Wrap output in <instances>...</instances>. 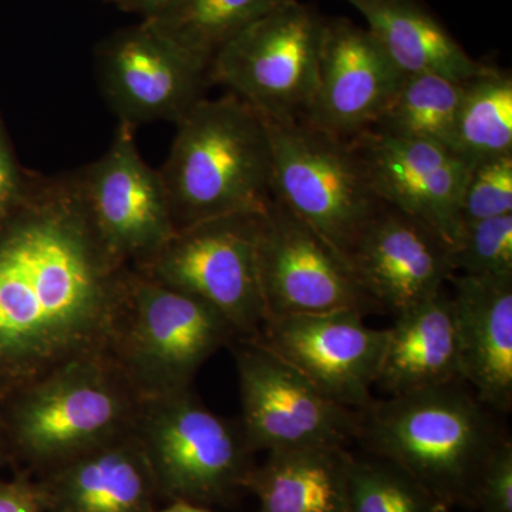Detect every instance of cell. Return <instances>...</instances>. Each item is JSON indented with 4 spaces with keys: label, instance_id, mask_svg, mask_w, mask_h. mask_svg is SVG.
<instances>
[{
    "label": "cell",
    "instance_id": "cell-1",
    "mask_svg": "<svg viewBox=\"0 0 512 512\" xmlns=\"http://www.w3.org/2000/svg\"><path fill=\"white\" fill-rule=\"evenodd\" d=\"M19 207L0 235V375L25 386L109 350L130 265L100 241L73 178Z\"/></svg>",
    "mask_w": 512,
    "mask_h": 512
},
{
    "label": "cell",
    "instance_id": "cell-2",
    "mask_svg": "<svg viewBox=\"0 0 512 512\" xmlns=\"http://www.w3.org/2000/svg\"><path fill=\"white\" fill-rule=\"evenodd\" d=\"M158 173L175 232L235 214H261L272 200V147L265 120L228 93L201 99L175 123Z\"/></svg>",
    "mask_w": 512,
    "mask_h": 512
},
{
    "label": "cell",
    "instance_id": "cell-3",
    "mask_svg": "<svg viewBox=\"0 0 512 512\" xmlns=\"http://www.w3.org/2000/svg\"><path fill=\"white\" fill-rule=\"evenodd\" d=\"M501 439L484 404L461 382L373 400L359 410L356 436L447 508L473 507L478 474Z\"/></svg>",
    "mask_w": 512,
    "mask_h": 512
},
{
    "label": "cell",
    "instance_id": "cell-4",
    "mask_svg": "<svg viewBox=\"0 0 512 512\" xmlns=\"http://www.w3.org/2000/svg\"><path fill=\"white\" fill-rule=\"evenodd\" d=\"M22 387L13 433L40 474L133 431L143 400L109 350L77 357Z\"/></svg>",
    "mask_w": 512,
    "mask_h": 512
},
{
    "label": "cell",
    "instance_id": "cell-5",
    "mask_svg": "<svg viewBox=\"0 0 512 512\" xmlns=\"http://www.w3.org/2000/svg\"><path fill=\"white\" fill-rule=\"evenodd\" d=\"M234 339L207 302L130 266L109 352L141 397L190 389L204 363Z\"/></svg>",
    "mask_w": 512,
    "mask_h": 512
},
{
    "label": "cell",
    "instance_id": "cell-6",
    "mask_svg": "<svg viewBox=\"0 0 512 512\" xmlns=\"http://www.w3.org/2000/svg\"><path fill=\"white\" fill-rule=\"evenodd\" d=\"M134 434L170 503H225L245 490L254 467L241 423L212 413L191 387L143 397Z\"/></svg>",
    "mask_w": 512,
    "mask_h": 512
},
{
    "label": "cell",
    "instance_id": "cell-7",
    "mask_svg": "<svg viewBox=\"0 0 512 512\" xmlns=\"http://www.w3.org/2000/svg\"><path fill=\"white\" fill-rule=\"evenodd\" d=\"M265 123L272 147V198L348 261L357 238L383 207L352 141L305 121Z\"/></svg>",
    "mask_w": 512,
    "mask_h": 512
},
{
    "label": "cell",
    "instance_id": "cell-8",
    "mask_svg": "<svg viewBox=\"0 0 512 512\" xmlns=\"http://www.w3.org/2000/svg\"><path fill=\"white\" fill-rule=\"evenodd\" d=\"M326 19L293 0L249 25L218 50L212 82L268 121H303L318 89Z\"/></svg>",
    "mask_w": 512,
    "mask_h": 512
},
{
    "label": "cell",
    "instance_id": "cell-9",
    "mask_svg": "<svg viewBox=\"0 0 512 512\" xmlns=\"http://www.w3.org/2000/svg\"><path fill=\"white\" fill-rule=\"evenodd\" d=\"M261 215H228L180 229L131 268L207 302L235 339L256 340L266 319L258 272Z\"/></svg>",
    "mask_w": 512,
    "mask_h": 512
},
{
    "label": "cell",
    "instance_id": "cell-10",
    "mask_svg": "<svg viewBox=\"0 0 512 512\" xmlns=\"http://www.w3.org/2000/svg\"><path fill=\"white\" fill-rule=\"evenodd\" d=\"M228 346L238 373L241 426L254 453L346 447L356 440L359 410L330 399L255 340L234 339Z\"/></svg>",
    "mask_w": 512,
    "mask_h": 512
},
{
    "label": "cell",
    "instance_id": "cell-11",
    "mask_svg": "<svg viewBox=\"0 0 512 512\" xmlns=\"http://www.w3.org/2000/svg\"><path fill=\"white\" fill-rule=\"evenodd\" d=\"M258 272L266 318L379 309L348 261L275 198L261 215Z\"/></svg>",
    "mask_w": 512,
    "mask_h": 512
},
{
    "label": "cell",
    "instance_id": "cell-12",
    "mask_svg": "<svg viewBox=\"0 0 512 512\" xmlns=\"http://www.w3.org/2000/svg\"><path fill=\"white\" fill-rule=\"evenodd\" d=\"M134 131L119 124L107 153L73 178L100 241L130 266L153 255L175 234L160 173L141 157Z\"/></svg>",
    "mask_w": 512,
    "mask_h": 512
},
{
    "label": "cell",
    "instance_id": "cell-13",
    "mask_svg": "<svg viewBox=\"0 0 512 512\" xmlns=\"http://www.w3.org/2000/svg\"><path fill=\"white\" fill-rule=\"evenodd\" d=\"M356 309L269 316L255 342L295 367L330 399L353 410L373 402L387 329L365 325Z\"/></svg>",
    "mask_w": 512,
    "mask_h": 512
},
{
    "label": "cell",
    "instance_id": "cell-14",
    "mask_svg": "<svg viewBox=\"0 0 512 512\" xmlns=\"http://www.w3.org/2000/svg\"><path fill=\"white\" fill-rule=\"evenodd\" d=\"M101 93L119 124L136 130L154 121L177 123L204 99L210 66L140 25L120 30L96 55Z\"/></svg>",
    "mask_w": 512,
    "mask_h": 512
},
{
    "label": "cell",
    "instance_id": "cell-15",
    "mask_svg": "<svg viewBox=\"0 0 512 512\" xmlns=\"http://www.w3.org/2000/svg\"><path fill=\"white\" fill-rule=\"evenodd\" d=\"M352 144L380 202L423 222L453 247L471 165L440 144L372 130Z\"/></svg>",
    "mask_w": 512,
    "mask_h": 512
},
{
    "label": "cell",
    "instance_id": "cell-16",
    "mask_svg": "<svg viewBox=\"0 0 512 512\" xmlns=\"http://www.w3.org/2000/svg\"><path fill=\"white\" fill-rule=\"evenodd\" d=\"M348 264L377 308L394 315L437 295L454 275L446 242L384 204L350 249Z\"/></svg>",
    "mask_w": 512,
    "mask_h": 512
},
{
    "label": "cell",
    "instance_id": "cell-17",
    "mask_svg": "<svg viewBox=\"0 0 512 512\" xmlns=\"http://www.w3.org/2000/svg\"><path fill=\"white\" fill-rule=\"evenodd\" d=\"M404 74L370 35L348 19H326L319 82L303 120L339 140L375 126Z\"/></svg>",
    "mask_w": 512,
    "mask_h": 512
},
{
    "label": "cell",
    "instance_id": "cell-18",
    "mask_svg": "<svg viewBox=\"0 0 512 512\" xmlns=\"http://www.w3.org/2000/svg\"><path fill=\"white\" fill-rule=\"evenodd\" d=\"M453 285L461 379L484 406L512 409V275H460Z\"/></svg>",
    "mask_w": 512,
    "mask_h": 512
},
{
    "label": "cell",
    "instance_id": "cell-19",
    "mask_svg": "<svg viewBox=\"0 0 512 512\" xmlns=\"http://www.w3.org/2000/svg\"><path fill=\"white\" fill-rule=\"evenodd\" d=\"M37 483L47 512H154L160 500L134 430L69 458Z\"/></svg>",
    "mask_w": 512,
    "mask_h": 512
},
{
    "label": "cell",
    "instance_id": "cell-20",
    "mask_svg": "<svg viewBox=\"0 0 512 512\" xmlns=\"http://www.w3.org/2000/svg\"><path fill=\"white\" fill-rule=\"evenodd\" d=\"M461 379L453 298L446 289L396 315L387 329L376 386L390 396L417 392Z\"/></svg>",
    "mask_w": 512,
    "mask_h": 512
},
{
    "label": "cell",
    "instance_id": "cell-21",
    "mask_svg": "<svg viewBox=\"0 0 512 512\" xmlns=\"http://www.w3.org/2000/svg\"><path fill=\"white\" fill-rule=\"evenodd\" d=\"M365 18L394 66L407 74H440L466 82L485 64L463 46L419 0H345Z\"/></svg>",
    "mask_w": 512,
    "mask_h": 512
},
{
    "label": "cell",
    "instance_id": "cell-22",
    "mask_svg": "<svg viewBox=\"0 0 512 512\" xmlns=\"http://www.w3.org/2000/svg\"><path fill=\"white\" fill-rule=\"evenodd\" d=\"M352 460L345 447L269 451L245 490L258 498L259 512H348Z\"/></svg>",
    "mask_w": 512,
    "mask_h": 512
},
{
    "label": "cell",
    "instance_id": "cell-23",
    "mask_svg": "<svg viewBox=\"0 0 512 512\" xmlns=\"http://www.w3.org/2000/svg\"><path fill=\"white\" fill-rule=\"evenodd\" d=\"M293 0H170L148 29L211 66L225 43L249 25Z\"/></svg>",
    "mask_w": 512,
    "mask_h": 512
},
{
    "label": "cell",
    "instance_id": "cell-24",
    "mask_svg": "<svg viewBox=\"0 0 512 512\" xmlns=\"http://www.w3.org/2000/svg\"><path fill=\"white\" fill-rule=\"evenodd\" d=\"M450 150L470 165L512 153L510 72L485 64L467 80Z\"/></svg>",
    "mask_w": 512,
    "mask_h": 512
},
{
    "label": "cell",
    "instance_id": "cell-25",
    "mask_svg": "<svg viewBox=\"0 0 512 512\" xmlns=\"http://www.w3.org/2000/svg\"><path fill=\"white\" fill-rule=\"evenodd\" d=\"M466 82L440 74H407L370 130L450 148Z\"/></svg>",
    "mask_w": 512,
    "mask_h": 512
},
{
    "label": "cell",
    "instance_id": "cell-26",
    "mask_svg": "<svg viewBox=\"0 0 512 512\" xmlns=\"http://www.w3.org/2000/svg\"><path fill=\"white\" fill-rule=\"evenodd\" d=\"M409 473L383 458L353 457L348 512H448Z\"/></svg>",
    "mask_w": 512,
    "mask_h": 512
},
{
    "label": "cell",
    "instance_id": "cell-27",
    "mask_svg": "<svg viewBox=\"0 0 512 512\" xmlns=\"http://www.w3.org/2000/svg\"><path fill=\"white\" fill-rule=\"evenodd\" d=\"M450 262L454 274L512 275V214L464 222Z\"/></svg>",
    "mask_w": 512,
    "mask_h": 512
},
{
    "label": "cell",
    "instance_id": "cell-28",
    "mask_svg": "<svg viewBox=\"0 0 512 512\" xmlns=\"http://www.w3.org/2000/svg\"><path fill=\"white\" fill-rule=\"evenodd\" d=\"M510 214L512 153L471 165L461 200V225Z\"/></svg>",
    "mask_w": 512,
    "mask_h": 512
},
{
    "label": "cell",
    "instance_id": "cell-29",
    "mask_svg": "<svg viewBox=\"0 0 512 512\" xmlns=\"http://www.w3.org/2000/svg\"><path fill=\"white\" fill-rule=\"evenodd\" d=\"M473 507L478 512H512V443L504 437L481 467Z\"/></svg>",
    "mask_w": 512,
    "mask_h": 512
},
{
    "label": "cell",
    "instance_id": "cell-30",
    "mask_svg": "<svg viewBox=\"0 0 512 512\" xmlns=\"http://www.w3.org/2000/svg\"><path fill=\"white\" fill-rule=\"evenodd\" d=\"M0 512H47L39 483L20 477L0 484Z\"/></svg>",
    "mask_w": 512,
    "mask_h": 512
},
{
    "label": "cell",
    "instance_id": "cell-31",
    "mask_svg": "<svg viewBox=\"0 0 512 512\" xmlns=\"http://www.w3.org/2000/svg\"><path fill=\"white\" fill-rule=\"evenodd\" d=\"M22 201L18 170L10 154L2 133H0V222L9 217L10 212Z\"/></svg>",
    "mask_w": 512,
    "mask_h": 512
},
{
    "label": "cell",
    "instance_id": "cell-32",
    "mask_svg": "<svg viewBox=\"0 0 512 512\" xmlns=\"http://www.w3.org/2000/svg\"><path fill=\"white\" fill-rule=\"evenodd\" d=\"M107 3L128 13H136L144 19L153 18L168 5L170 0H106Z\"/></svg>",
    "mask_w": 512,
    "mask_h": 512
},
{
    "label": "cell",
    "instance_id": "cell-33",
    "mask_svg": "<svg viewBox=\"0 0 512 512\" xmlns=\"http://www.w3.org/2000/svg\"><path fill=\"white\" fill-rule=\"evenodd\" d=\"M154 512H212L208 510L207 507H202V505L190 504V503H181V501H174V503H170L167 507L160 508V510Z\"/></svg>",
    "mask_w": 512,
    "mask_h": 512
}]
</instances>
